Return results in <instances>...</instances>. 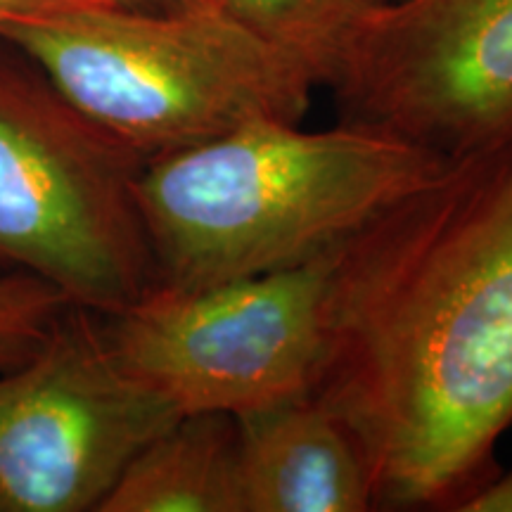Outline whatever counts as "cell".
<instances>
[{
    "instance_id": "ba28073f",
    "label": "cell",
    "mask_w": 512,
    "mask_h": 512,
    "mask_svg": "<svg viewBox=\"0 0 512 512\" xmlns=\"http://www.w3.org/2000/svg\"><path fill=\"white\" fill-rule=\"evenodd\" d=\"M245 512H366L368 458L347 422L316 394L238 415Z\"/></svg>"
},
{
    "instance_id": "7c38bea8",
    "label": "cell",
    "mask_w": 512,
    "mask_h": 512,
    "mask_svg": "<svg viewBox=\"0 0 512 512\" xmlns=\"http://www.w3.org/2000/svg\"><path fill=\"white\" fill-rule=\"evenodd\" d=\"M463 512H512V467L496 472L489 482L467 496L460 508Z\"/></svg>"
},
{
    "instance_id": "6da1fadb",
    "label": "cell",
    "mask_w": 512,
    "mask_h": 512,
    "mask_svg": "<svg viewBox=\"0 0 512 512\" xmlns=\"http://www.w3.org/2000/svg\"><path fill=\"white\" fill-rule=\"evenodd\" d=\"M375 503L458 510L512 425V126L448 155L339 247L313 392Z\"/></svg>"
},
{
    "instance_id": "8992f818",
    "label": "cell",
    "mask_w": 512,
    "mask_h": 512,
    "mask_svg": "<svg viewBox=\"0 0 512 512\" xmlns=\"http://www.w3.org/2000/svg\"><path fill=\"white\" fill-rule=\"evenodd\" d=\"M181 413L124 368L93 311L69 306L0 373V512L98 510Z\"/></svg>"
},
{
    "instance_id": "52a82bcc",
    "label": "cell",
    "mask_w": 512,
    "mask_h": 512,
    "mask_svg": "<svg viewBox=\"0 0 512 512\" xmlns=\"http://www.w3.org/2000/svg\"><path fill=\"white\" fill-rule=\"evenodd\" d=\"M332 91L342 121L441 157L512 126V0H382Z\"/></svg>"
},
{
    "instance_id": "5bb4252c",
    "label": "cell",
    "mask_w": 512,
    "mask_h": 512,
    "mask_svg": "<svg viewBox=\"0 0 512 512\" xmlns=\"http://www.w3.org/2000/svg\"><path fill=\"white\" fill-rule=\"evenodd\" d=\"M81 3L95 5H112V8H128V10H181L197 0H81Z\"/></svg>"
},
{
    "instance_id": "30bf717a",
    "label": "cell",
    "mask_w": 512,
    "mask_h": 512,
    "mask_svg": "<svg viewBox=\"0 0 512 512\" xmlns=\"http://www.w3.org/2000/svg\"><path fill=\"white\" fill-rule=\"evenodd\" d=\"M297 60L316 86H335L356 36L382 0H211Z\"/></svg>"
},
{
    "instance_id": "4fadbf2b",
    "label": "cell",
    "mask_w": 512,
    "mask_h": 512,
    "mask_svg": "<svg viewBox=\"0 0 512 512\" xmlns=\"http://www.w3.org/2000/svg\"><path fill=\"white\" fill-rule=\"evenodd\" d=\"M64 3H72V0H0V24L41 15V12L60 8Z\"/></svg>"
},
{
    "instance_id": "277c9868",
    "label": "cell",
    "mask_w": 512,
    "mask_h": 512,
    "mask_svg": "<svg viewBox=\"0 0 512 512\" xmlns=\"http://www.w3.org/2000/svg\"><path fill=\"white\" fill-rule=\"evenodd\" d=\"M147 159L50 83L0 64V264L114 316L157 285L136 183Z\"/></svg>"
},
{
    "instance_id": "9c48e42d",
    "label": "cell",
    "mask_w": 512,
    "mask_h": 512,
    "mask_svg": "<svg viewBox=\"0 0 512 512\" xmlns=\"http://www.w3.org/2000/svg\"><path fill=\"white\" fill-rule=\"evenodd\" d=\"M98 512H245L238 422L181 415L128 463Z\"/></svg>"
},
{
    "instance_id": "7a4b0ae2",
    "label": "cell",
    "mask_w": 512,
    "mask_h": 512,
    "mask_svg": "<svg viewBox=\"0 0 512 512\" xmlns=\"http://www.w3.org/2000/svg\"><path fill=\"white\" fill-rule=\"evenodd\" d=\"M444 159L380 126L285 119L147 159L136 197L157 285L195 290L337 252Z\"/></svg>"
},
{
    "instance_id": "8fae6325",
    "label": "cell",
    "mask_w": 512,
    "mask_h": 512,
    "mask_svg": "<svg viewBox=\"0 0 512 512\" xmlns=\"http://www.w3.org/2000/svg\"><path fill=\"white\" fill-rule=\"evenodd\" d=\"M69 306L62 292L34 275L0 278V373L34 354Z\"/></svg>"
},
{
    "instance_id": "3957f363",
    "label": "cell",
    "mask_w": 512,
    "mask_h": 512,
    "mask_svg": "<svg viewBox=\"0 0 512 512\" xmlns=\"http://www.w3.org/2000/svg\"><path fill=\"white\" fill-rule=\"evenodd\" d=\"M83 117L145 159L254 119L302 121L316 81L211 0L128 10L72 0L0 24Z\"/></svg>"
},
{
    "instance_id": "5b68a950",
    "label": "cell",
    "mask_w": 512,
    "mask_h": 512,
    "mask_svg": "<svg viewBox=\"0 0 512 512\" xmlns=\"http://www.w3.org/2000/svg\"><path fill=\"white\" fill-rule=\"evenodd\" d=\"M337 252L195 290L155 285L107 316V342L181 415L238 418L311 394L328 344Z\"/></svg>"
}]
</instances>
